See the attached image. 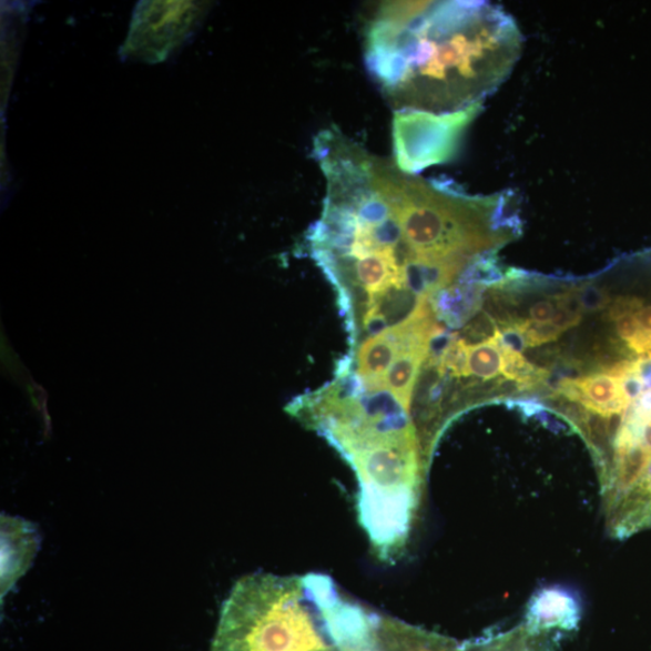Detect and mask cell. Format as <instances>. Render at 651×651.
Segmentation results:
<instances>
[{"mask_svg":"<svg viewBox=\"0 0 651 651\" xmlns=\"http://www.w3.org/2000/svg\"><path fill=\"white\" fill-rule=\"evenodd\" d=\"M502 372V354L495 335L479 344H467V377L491 380Z\"/></svg>","mask_w":651,"mask_h":651,"instance_id":"obj_9","label":"cell"},{"mask_svg":"<svg viewBox=\"0 0 651 651\" xmlns=\"http://www.w3.org/2000/svg\"><path fill=\"white\" fill-rule=\"evenodd\" d=\"M579 609L576 601L559 590H546L532 599L525 627L540 634L552 630L571 631L578 628Z\"/></svg>","mask_w":651,"mask_h":651,"instance_id":"obj_8","label":"cell"},{"mask_svg":"<svg viewBox=\"0 0 651 651\" xmlns=\"http://www.w3.org/2000/svg\"><path fill=\"white\" fill-rule=\"evenodd\" d=\"M643 307V302L637 297H618L608 304L606 317L608 322H617L620 317L632 315Z\"/></svg>","mask_w":651,"mask_h":651,"instance_id":"obj_14","label":"cell"},{"mask_svg":"<svg viewBox=\"0 0 651 651\" xmlns=\"http://www.w3.org/2000/svg\"><path fill=\"white\" fill-rule=\"evenodd\" d=\"M350 464L358 481L357 516L374 556L404 558L423 501L424 460L411 415L372 409L363 400L328 396L302 420Z\"/></svg>","mask_w":651,"mask_h":651,"instance_id":"obj_2","label":"cell"},{"mask_svg":"<svg viewBox=\"0 0 651 651\" xmlns=\"http://www.w3.org/2000/svg\"><path fill=\"white\" fill-rule=\"evenodd\" d=\"M440 368L449 370L454 377H467V343L464 339L450 342L440 356Z\"/></svg>","mask_w":651,"mask_h":651,"instance_id":"obj_11","label":"cell"},{"mask_svg":"<svg viewBox=\"0 0 651 651\" xmlns=\"http://www.w3.org/2000/svg\"><path fill=\"white\" fill-rule=\"evenodd\" d=\"M557 314V304L551 301H539L529 312V321L533 324H549Z\"/></svg>","mask_w":651,"mask_h":651,"instance_id":"obj_15","label":"cell"},{"mask_svg":"<svg viewBox=\"0 0 651 651\" xmlns=\"http://www.w3.org/2000/svg\"><path fill=\"white\" fill-rule=\"evenodd\" d=\"M39 545L33 523L2 515V599L29 570Z\"/></svg>","mask_w":651,"mask_h":651,"instance_id":"obj_7","label":"cell"},{"mask_svg":"<svg viewBox=\"0 0 651 651\" xmlns=\"http://www.w3.org/2000/svg\"><path fill=\"white\" fill-rule=\"evenodd\" d=\"M498 345H500L502 354L501 374H503L508 380L518 383L521 389L525 390L533 389L535 386L546 382L548 378L547 370L530 364L528 359L523 357L522 353L510 349L508 346L500 343H498Z\"/></svg>","mask_w":651,"mask_h":651,"instance_id":"obj_10","label":"cell"},{"mask_svg":"<svg viewBox=\"0 0 651 651\" xmlns=\"http://www.w3.org/2000/svg\"><path fill=\"white\" fill-rule=\"evenodd\" d=\"M559 394L586 411L598 415L606 421L607 427L614 418L620 417L621 420L625 417L631 407V401L623 393L619 380L604 373L563 380Z\"/></svg>","mask_w":651,"mask_h":651,"instance_id":"obj_5","label":"cell"},{"mask_svg":"<svg viewBox=\"0 0 651 651\" xmlns=\"http://www.w3.org/2000/svg\"><path fill=\"white\" fill-rule=\"evenodd\" d=\"M410 328L409 316L404 322L386 327L368 337L357 353V376L365 389L370 393L383 391L387 370L401 350Z\"/></svg>","mask_w":651,"mask_h":651,"instance_id":"obj_6","label":"cell"},{"mask_svg":"<svg viewBox=\"0 0 651 651\" xmlns=\"http://www.w3.org/2000/svg\"><path fill=\"white\" fill-rule=\"evenodd\" d=\"M522 329L526 348H535V346L543 345L557 340L562 332L549 324H533L529 321H519Z\"/></svg>","mask_w":651,"mask_h":651,"instance_id":"obj_12","label":"cell"},{"mask_svg":"<svg viewBox=\"0 0 651 651\" xmlns=\"http://www.w3.org/2000/svg\"><path fill=\"white\" fill-rule=\"evenodd\" d=\"M378 616L329 576L257 572L221 606L211 651H366Z\"/></svg>","mask_w":651,"mask_h":651,"instance_id":"obj_3","label":"cell"},{"mask_svg":"<svg viewBox=\"0 0 651 651\" xmlns=\"http://www.w3.org/2000/svg\"><path fill=\"white\" fill-rule=\"evenodd\" d=\"M618 336L627 343L635 355L642 353V330L635 321L634 314L622 316L616 322Z\"/></svg>","mask_w":651,"mask_h":651,"instance_id":"obj_13","label":"cell"},{"mask_svg":"<svg viewBox=\"0 0 651 651\" xmlns=\"http://www.w3.org/2000/svg\"><path fill=\"white\" fill-rule=\"evenodd\" d=\"M481 104L452 114L398 112L394 116L395 163L400 171L417 175L431 165L451 161Z\"/></svg>","mask_w":651,"mask_h":651,"instance_id":"obj_4","label":"cell"},{"mask_svg":"<svg viewBox=\"0 0 651 651\" xmlns=\"http://www.w3.org/2000/svg\"><path fill=\"white\" fill-rule=\"evenodd\" d=\"M365 62L395 113L482 104L520 59L519 27L488 2H384L365 29Z\"/></svg>","mask_w":651,"mask_h":651,"instance_id":"obj_1","label":"cell"}]
</instances>
